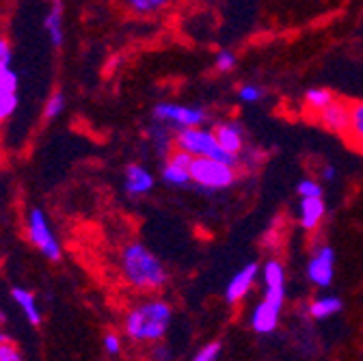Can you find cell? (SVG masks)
<instances>
[{"mask_svg":"<svg viewBox=\"0 0 363 361\" xmlns=\"http://www.w3.org/2000/svg\"><path fill=\"white\" fill-rule=\"evenodd\" d=\"M123 282L139 292L162 290L169 282V273L162 260L152 253L143 243H128L119 257Z\"/></svg>","mask_w":363,"mask_h":361,"instance_id":"6da1fadb","label":"cell"},{"mask_svg":"<svg viewBox=\"0 0 363 361\" xmlns=\"http://www.w3.org/2000/svg\"><path fill=\"white\" fill-rule=\"evenodd\" d=\"M173 321V309L162 299L136 303L123 318V333L132 344H158Z\"/></svg>","mask_w":363,"mask_h":361,"instance_id":"7a4b0ae2","label":"cell"},{"mask_svg":"<svg viewBox=\"0 0 363 361\" xmlns=\"http://www.w3.org/2000/svg\"><path fill=\"white\" fill-rule=\"evenodd\" d=\"M173 141H175V148L189 152L195 158L197 156H208V158H216V160L227 162V165H232V167L240 165V158L236 154H230L218 143L214 130H203L201 126H197V128H182V130H177Z\"/></svg>","mask_w":363,"mask_h":361,"instance_id":"3957f363","label":"cell"},{"mask_svg":"<svg viewBox=\"0 0 363 361\" xmlns=\"http://www.w3.org/2000/svg\"><path fill=\"white\" fill-rule=\"evenodd\" d=\"M191 177L193 184H197L203 191H225L236 182V167L220 162L216 158L197 156L191 165Z\"/></svg>","mask_w":363,"mask_h":361,"instance_id":"277c9868","label":"cell"},{"mask_svg":"<svg viewBox=\"0 0 363 361\" xmlns=\"http://www.w3.org/2000/svg\"><path fill=\"white\" fill-rule=\"evenodd\" d=\"M26 234L30 245L50 262H59L63 255V247L52 230V225L45 216V212L41 208H30L28 216H26Z\"/></svg>","mask_w":363,"mask_h":361,"instance_id":"5b68a950","label":"cell"},{"mask_svg":"<svg viewBox=\"0 0 363 361\" xmlns=\"http://www.w3.org/2000/svg\"><path fill=\"white\" fill-rule=\"evenodd\" d=\"M156 123H164L167 128H197L208 121V113L201 106H189V104H173V102H160L152 111Z\"/></svg>","mask_w":363,"mask_h":361,"instance_id":"8992f818","label":"cell"},{"mask_svg":"<svg viewBox=\"0 0 363 361\" xmlns=\"http://www.w3.org/2000/svg\"><path fill=\"white\" fill-rule=\"evenodd\" d=\"M335 277V251L331 245H318L307 262V279L315 288H329Z\"/></svg>","mask_w":363,"mask_h":361,"instance_id":"52a82bcc","label":"cell"},{"mask_svg":"<svg viewBox=\"0 0 363 361\" xmlns=\"http://www.w3.org/2000/svg\"><path fill=\"white\" fill-rule=\"evenodd\" d=\"M193 158L195 156H191L189 152L179 150V148H173L164 156V165H162V171H160L162 182L169 184V187H177V189L189 187L193 182V177H191Z\"/></svg>","mask_w":363,"mask_h":361,"instance_id":"ba28073f","label":"cell"},{"mask_svg":"<svg viewBox=\"0 0 363 361\" xmlns=\"http://www.w3.org/2000/svg\"><path fill=\"white\" fill-rule=\"evenodd\" d=\"M264 301L284 309L286 303V268L279 260H268L262 268Z\"/></svg>","mask_w":363,"mask_h":361,"instance_id":"9c48e42d","label":"cell"},{"mask_svg":"<svg viewBox=\"0 0 363 361\" xmlns=\"http://www.w3.org/2000/svg\"><path fill=\"white\" fill-rule=\"evenodd\" d=\"M257 275H259V264L257 262H249L245 264L238 273L230 279V284H227L225 288V301L230 305H236L240 303L255 286L257 282Z\"/></svg>","mask_w":363,"mask_h":361,"instance_id":"30bf717a","label":"cell"},{"mask_svg":"<svg viewBox=\"0 0 363 361\" xmlns=\"http://www.w3.org/2000/svg\"><path fill=\"white\" fill-rule=\"evenodd\" d=\"M315 119L325 130H329L333 134H346L348 126H350V104L335 98L329 106L315 113Z\"/></svg>","mask_w":363,"mask_h":361,"instance_id":"8fae6325","label":"cell"},{"mask_svg":"<svg viewBox=\"0 0 363 361\" xmlns=\"http://www.w3.org/2000/svg\"><path fill=\"white\" fill-rule=\"evenodd\" d=\"M156 184V177L143 165H128L123 171V189L130 197H143Z\"/></svg>","mask_w":363,"mask_h":361,"instance_id":"7c38bea8","label":"cell"},{"mask_svg":"<svg viewBox=\"0 0 363 361\" xmlns=\"http://www.w3.org/2000/svg\"><path fill=\"white\" fill-rule=\"evenodd\" d=\"M279 316H281V307H277V305H272V303L262 299L255 305V309H253L251 327L259 335H270L272 331L277 329V325H279Z\"/></svg>","mask_w":363,"mask_h":361,"instance_id":"4fadbf2b","label":"cell"},{"mask_svg":"<svg viewBox=\"0 0 363 361\" xmlns=\"http://www.w3.org/2000/svg\"><path fill=\"white\" fill-rule=\"evenodd\" d=\"M214 134H216L218 143L227 152L236 154L240 158L242 150L247 148V143H245V130H242L240 123H236V121H220V123H216Z\"/></svg>","mask_w":363,"mask_h":361,"instance_id":"5bb4252c","label":"cell"},{"mask_svg":"<svg viewBox=\"0 0 363 361\" xmlns=\"http://www.w3.org/2000/svg\"><path fill=\"white\" fill-rule=\"evenodd\" d=\"M327 214V204L323 197H301L298 204V223L305 232L318 230V225L323 223Z\"/></svg>","mask_w":363,"mask_h":361,"instance_id":"9a60e30c","label":"cell"},{"mask_svg":"<svg viewBox=\"0 0 363 361\" xmlns=\"http://www.w3.org/2000/svg\"><path fill=\"white\" fill-rule=\"evenodd\" d=\"M63 16H65L63 0H52L48 13H45V18H43V30H45V35H48V39H50V43L55 48H61L65 43Z\"/></svg>","mask_w":363,"mask_h":361,"instance_id":"2e32d148","label":"cell"},{"mask_svg":"<svg viewBox=\"0 0 363 361\" xmlns=\"http://www.w3.org/2000/svg\"><path fill=\"white\" fill-rule=\"evenodd\" d=\"M344 309V303L340 296L335 294H327V296H318L313 299L309 305H307V313L315 321H327V318H333L340 311Z\"/></svg>","mask_w":363,"mask_h":361,"instance_id":"e0dca14e","label":"cell"},{"mask_svg":"<svg viewBox=\"0 0 363 361\" xmlns=\"http://www.w3.org/2000/svg\"><path fill=\"white\" fill-rule=\"evenodd\" d=\"M11 299L16 301V305L22 309L24 318L33 325V327H39L41 325V309H39V303L35 299V294L26 288H13L11 290Z\"/></svg>","mask_w":363,"mask_h":361,"instance_id":"ac0fdd59","label":"cell"},{"mask_svg":"<svg viewBox=\"0 0 363 361\" xmlns=\"http://www.w3.org/2000/svg\"><path fill=\"white\" fill-rule=\"evenodd\" d=\"M346 137L363 152V100L350 104V126Z\"/></svg>","mask_w":363,"mask_h":361,"instance_id":"d6986e66","label":"cell"},{"mask_svg":"<svg viewBox=\"0 0 363 361\" xmlns=\"http://www.w3.org/2000/svg\"><path fill=\"white\" fill-rule=\"evenodd\" d=\"M303 100H305V106L311 113H318V111H323L325 106H329L335 100V96H333V91H329V89H325V87H311L305 91Z\"/></svg>","mask_w":363,"mask_h":361,"instance_id":"ffe728a7","label":"cell"},{"mask_svg":"<svg viewBox=\"0 0 363 361\" xmlns=\"http://www.w3.org/2000/svg\"><path fill=\"white\" fill-rule=\"evenodd\" d=\"M123 3L134 16H156L171 7L173 0H123Z\"/></svg>","mask_w":363,"mask_h":361,"instance_id":"44dd1931","label":"cell"},{"mask_svg":"<svg viewBox=\"0 0 363 361\" xmlns=\"http://www.w3.org/2000/svg\"><path fill=\"white\" fill-rule=\"evenodd\" d=\"M18 104H20L18 91H11V89L0 87V123H5L7 119L13 117Z\"/></svg>","mask_w":363,"mask_h":361,"instance_id":"7402d4cb","label":"cell"},{"mask_svg":"<svg viewBox=\"0 0 363 361\" xmlns=\"http://www.w3.org/2000/svg\"><path fill=\"white\" fill-rule=\"evenodd\" d=\"M65 106H67L65 96L61 91H55L48 100H45V104H43V119L45 121H55L57 117L63 115Z\"/></svg>","mask_w":363,"mask_h":361,"instance_id":"603a6c76","label":"cell"},{"mask_svg":"<svg viewBox=\"0 0 363 361\" xmlns=\"http://www.w3.org/2000/svg\"><path fill=\"white\" fill-rule=\"evenodd\" d=\"M0 87L11 89V91H18V87H20V76H18V72L11 67V61H0Z\"/></svg>","mask_w":363,"mask_h":361,"instance_id":"cb8c5ba5","label":"cell"},{"mask_svg":"<svg viewBox=\"0 0 363 361\" xmlns=\"http://www.w3.org/2000/svg\"><path fill=\"white\" fill-rule=\"evenodd\" d=\"M236 63H238V57L232 50H220L214 59V67L220 74H230L232 70H236Z\"/></svg>","mask_w":363,"mask_h":361,"instance_id":"d4e9b609","label":"cell"},{"mask_svg":"<svg viewBox=\"0 0 363 361\" xmlns=\"http://www.w3.org/2000/svg\"><path fill=\"white\" fill-rule=\"evenodd\" d=\"M102 348H104V352H106L108 357H119L121 350H123V340H121V335L115 333V331H108V333L102 338Z\"/></svg>","mask_w":363,"mask_h":361,"instance_id":"484cf974","label":"cell"},{"mask_svg":"<svg viewBox=\"0 0 363 361\" xmlns=\"http://www.w3.org/2000/svg\"><path fill=\"white\" fill-rule=\"evenodd\" d=\"M220 352H223V344L220 342H208V344H203L197 352H195V361H216L218 357H220Z\"/></svg>","mask_w":363,"mask_h":361,"instance_id":"4316f807","label":"cell"},{"mask_svg":"<svg viewBox=\"0 0 363 361\" xmlns=\"http://www.w3.org/2000/svg\"><path fill=\"white\" fill-rule=\"evenodd\" d=\"M296 193H298V197H323L325 195L323 187L318 184L315 179H311V177L301 179V182L296 184Z\"/></svg>","mask_w":363,"mask_h":361,"instance_id":"83f0119b","label":"cell"},{"mask_svg":"<svg viewBox=\"0 0 363 361\" xmlns=\"http://www.w3.org/2000/svg\"><path fill=\"white\" fill-rule=\"evenodd\" d=\"M238 98L245 102V104H255L264 98V89L259 84H242L238 89Z\"/></svg>","mask_w":363,"mask_h":361,"instance_id":"f1b7e54d","label":"cell"},{"mask_svg":"<svg viewBox=\"0 0 363 361\" xmlns=\"http://www.w3.org/2000/svg\"><path fill=\"white\" fill-rule=\"evenodd\" d=\"M20 348L11 342V340H3L0 342V361H20Z\"/></svg>","mask_w":363,"mask_h":361,"instance_id":"f546056e","label":"cell"},{"mask_svg":"<svg viewBox=\"0 0 363 361\" xmlns=\"http://www.w3.org/2000/svg\"><path fill=\"white\" fill-rule=\"evenodd\" d=\"M11 43L0 35V61H11Z\"/></svg>","mask_w":363,"mask_h":361,"instance_id":"4dcf8cb0","label":"cell"},{"mask_svg":"<svg viewBox=\"0 0 363 361\" xmlns=\"http://www.w3.org/2000/svg\"><path fill=\"white\" fill-rule=\"evenodd\" d=\"M323 177L327 179V182H333V179H337V167L335 165L323 167Z\"/></svg>","mask_w":363,"mask_h":361,"instance_id":"1f68e13d","label":"cell"},{"mask_svg":"<svg viewBox=\"0 0 363 361\" xmlns=\"http://www.w3.org/2000/svg\"><path fill=\"white\" fill-rule=\"evenodd\" d=\"M160 350H164V346H160ZM154 357H156V359H169L171 355H169V352H154Z\"/></svg>","mask_w":363,"mask_h":361,"instance_id":"d6a6232c","label":"cell"},{"mask_svg":"<svg viewBox=\"0 0 363 361\" xmlns=\"http://www.w3.org/2000/svg\"><path fill=\"white\" fill-rule=\"evenodd\" d=\"M3 340H9V338H7V333L3 329H0V342H3Z\"/></svg>","mask_w":363,"mask_h":361,"instance_id":"836d02e7","label":"cell"}]
</instances>
